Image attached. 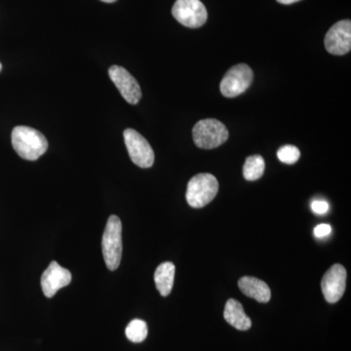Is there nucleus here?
Returning <instances> with one entry per match:
<instances>
[{"mask_svg":"<svg viewBox=\"0 0 351 351\" xmlns=\"http://www.w3.org/2000/svg\"><path fill=\"white\" fill-rule=\"evenodd\" d=\"M12 145L18 156L25 160H38L48 149V142L43 134L27 126L13 129Z\"/></svg>","mask_w":351,"mask_h":351,"instance_id":"obj_1","label":"nucleus"},{"mask_svg":"<svg viewBox=\"0 0 351 351\" xmlns=\"http://www.w3.org/2000/svg\"><path fill=\"white\" fill-rule=\"evenodd\" d=\"M101 248L108 269H119L122 257V225L119 217L114 215L108 219L101 239Z\"/></svg>","mask_w":351,"mask_h":351,"instance_id":"obj_2","label":"nucleus"},{"mask_svg":"<svg viewBox=\"0 0 351 351\" xmlns=\"http://www.w3.org/2000/svg\"><path fill=\"white\" fill-rule=\"evenodd\" d=\"M219 191V182L216 177L202 173L191 178L186 189V201L193 208H203L216 197Z\"/></svg>","mask_w":351,"mask_h":351,"instance_id":"obj_3","label":"nucleus"},{"mask_svg":"<svg viewBox=\"0 0 351 351\" xmlns=\"http://www.w3.org/2000/svg\"><path fill=\"white\" fill-rule=\"evenodd\" d=\"M193 141L199 149H216L225 144L228 138V131L225 124L213 119H203L193 127Z\"/></svg>","mask_w":351,"mask_h":351,"instance_id":"obj_4","label":"nucleus"},{"mask_svg":"<svg viewBox=\"0 0 351 351\" xmlns=\"http://www.w3.org/2000/svg\"><path fill=\"white\" fill-rule=\"evenodd\" d=\"M176 20L191 29H197L206 23V7L200 0H177L172 8Z\"/></svg>","mask_w":351,"mask_h":351,"instance_id":"obj_5","label":"nucleus"},{"mask_svg":"<svg viewBox=\"0 0 351 351\" xmlns=\"http://www.w3.org/2000/svg\"><path fill=\"white\" fill-rule=\"evenodd\" d=\"M253 71L246 64H239L232 66L221 80V94L226 98H234L244 93L253 82Z\"/></svg>","mask_w":351,"mask_h":351,"instance_id":"obj_6","label":"nucleus"},{"mask_svg":"<svg viewBox=\"0 0 351 351\" xmlns=\"http://www.w3.org/2000/svg\"><path fill=\"white\" fill-rule=\"evenodd\" d=\"M123 135L133 163L141 168L152 167L154 163V152L149 143L134 129H126Z\"/></svg>","mask_w":351,"mask_h":351,"instance_id":"obj_7","label":"nucleus"},{"mask_svg":"<svg viewBox=\"0 0 351 351\" xmlns=\"http://www.w3.org/2000/svg\"><path fill=\"white\" fill-rule=\"evenodd\" d=\"M346 270L339 263L332 265L321 281V289L325 300L330 304L339 302L345 294Z\"/></svg>","mask_w":351,"mask_h":351,"instance_id":"obj_8","label":"nucleus"},{"mask_svg":"<svg viewBox=\"0 0 351 351\" xmlns=\"http://www.w3.org/2000/svg\"><path fill=\"white\" fill-rule=\"evenodd\" d=\"M108 75L125 101L131 105H137L142 98V90L135 77L127 69L119 66H110Z\"/></svg>","mask_w":351,"mask_h":351,"instance_id":"obj_9","label":"nucleus"},{"mask_svg":"<svg viewBox=\"0 0 351 351\" xmlns=\"http://www.w3.org/2000/svg\"><path fill=\"white\" fill-rule=\"evenodd\" d=\"M325 47L328 52L337 56L348 54L351 49V22L339 21L328 31L325 36Z\"/></svg>","mask_w":351,"mask_h":351,"instance_id":"obj_10","label":"nucleus"},{"mask_svg":"<svg viewBox=\"0 0 351 351\" xmlns=\"http://www.w3.org/2000/svg\"><path fill=\"white\" fill-rule=\"evenodd\" d=\"M71 282V274L57 262H52L41 276V288L46 298H53L60 289Z\"/></svg>","mask_w":351,"mask_h":351,"instance_id":"obj_11","label":"nucleus"},{"mask_svg":"<svg viewBox=\"0 0 351 351\" xmlns=\"http://www.w3.org/2000/svg\"><path fill=\"white\" fill-rule=\"evenodd\" d=\"M239 286L241 292L247 297L258 302H269L271 299V291L265 281L256 277L244 276L239 279Z\"/></svg>","mask_w":351,"mask_h":351,"instance_id":"obj_12","label":"nucleus"},{"mask_svg":"<svg viewBox=\"0 0 351 351\" xmlns=\"http://www.w3.org/2000/svg\"><path fill=\"white\" fill-rule=\"evenodd\" d=\"M223 317L228 324L239 331H247L252 327L250 317L245 313L243 306L237 300L230 299L226 302Z\"/></svg>","mask_w":351,"mask_h":351,"instance_id":"obj_13","label":"nucleus"},{"mask_svg":"<svg viewBox=\"0 0 351 351\" xmlns=\"http://www.w3.org/2000/svg\"><path fill=\"white\" fill-rule=\"evenodd\" d=\"M175 270L174 263L165 262L159 265L154 272V282H156L157 290L162 297H167L172 292Z\"/></svg>","mask_w":351,"mask_h":351,"instance_id":"obj_14","label":"nucleus"},{"mask_svg":"<svg viewBox=\"0 0 351 351\" xmlns=\"http://www.w3.org/2000/svg\"><path fill=\"white\" fill-rule=\"evenodd\" d=\"M265 160L261 156H251L245 161L243 176L247 181H257L265 172Z\"/></svg>","mask_w":351,"mask_h":351,"instance_id":"obj_15","label":"nucleus"},{"mask_svg":"<svg viewBox=\"0 0 351 351\" xmlns=\"http://www.w3.org/2000/svg\"><path fill=\"white\" fill-rule=\"evenodd\" d=\"M125 334L132 343H142L147 337V323L141 319L132 320L126 327Z\"/></svg>","mask_w":351,"mask_h":351,"instance_id":"obj_16","label":"nucleus"},{"mask_svg":"<svg viewBox=\"0 0 351 351\" xmlns=\"http://www.w3.org/2000/svg\"><path fill=\"white\" fill-rule=\"evenodd\" d=\"M301 156V152L295 145H284L277 152V157L281 162L285 164H294L297 162Z\"/></svg>","mask_w":351,"mask_h":351,"instance_id":"obj_17","label":"nucleus"},{"mask_svg":"<svg viewBox=\"0 0 351 351\" xmlns=\"http://www.w3.org/2000/svg\"><path fill=\"white\" fill-rule=\"evenodd\" d=\"M311 210L314 214L324 215L329 211V204L325 200H314L311 203Z\"/></svg>","mask_w":351,"mask_h":351,"instance_id":"obj_18","label":"nucleus"},{"mask_svg":"<svg viewBox=\"0 0 351 351\" xmlns=\"http://www.w3.org/2000/svg\"><path fill=\"white\" fill-rule=\"evenodd\" d=\"M331 232L332 226L327 225V223H322V225L317 226L314 228V235H315V237L320 239L329 237Z\"/></svg>","mask_w":351,"mask_h":351,"instance_id":"obj_19","label":"nucleus"},{"mask_svg":"<svg viewBox=\"0 0 351 351\" xmlns=\"http://www.w3.org/2000/svg\"><path fill=\"white\" fill-rule=\"evenodd\" d=\"M276 1L279 2V3L289 5V4L295 3V2L301 1V0H276Z\"/></svg>","mask_w":351,"mask_h":351,"instance_id":"obj_20","label":"nucleus"},{"mask_svg":"<svg viewBox=\"0 0 351 351\" xmlns=\"http://www.w3.org/2000/svg\"><path fill=\"white\" fill-rule=\"evenodd\" d=\"M101 1L107 2V3H112V2H115L117 0H101Z\"/></svg>","mask_w":351,"mask_h":351,"instance_id":"obj_21","label":"nucleus"},{"mask_svg":"<svg viewBox=\"0 0 351 351\" xmlns=\"http://www.w3.org/2000/svg\"><path fill=\"white\" fill-rule=\"evenodd\" d=\"M1 69H2V66H1V64H0V71H1Z\"/></svg>","mask_w":351,"mask_h":351,"instance_id":"obj_22","label":"nucleus"}]
</instances>
